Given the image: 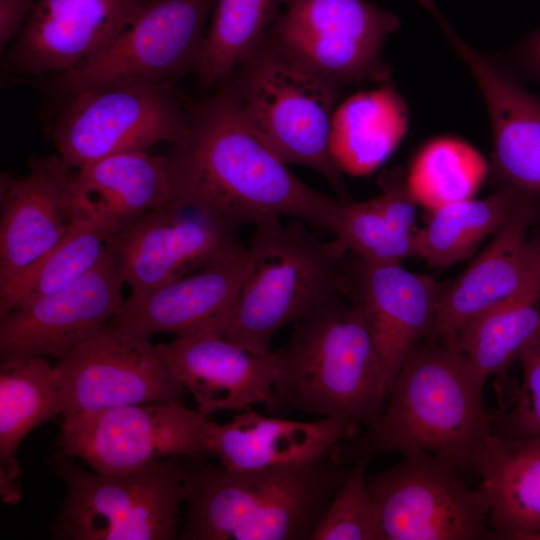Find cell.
Instances as JSON below:
<instances>
[{
	"label": "cell",
	"instance_id": "1",
	"mask_svg": "<svg viewBox=\"0 0 540 540\" xmlns=\"http://www.w3.org/2000/svg\"><path fill=\"white\" fill-rule=\"evenodd\" d=\"M189 108L185 140L169 156L173 199L236 226L290 216L327 231L335 199L288 168L245 117L229 77Z\"/></svg>",
	"mask_w": 540,
	"mask_h": 540
},
{
	"label": "cell",
	"instance_id": "2",
	"mask_svg": "<svg viewBox=\"0 0 540 540\" xmlns=\"http://www.w3.org/2000/svg\"><path fill=\"white\" fill-rule=\"evenodd\" d=\"M485 383L450 339L427 337L403 363L378 419L330 457L352 465L377 455L424 452L476 473L495 418L485 403Z\"/></svg>",
	"mask_w": 540,
	"mask_h": 540
},
{
	"label": "cell",
	"instance_id": "3",
	"mask_svg": "<svg viewBox=\"0 0 540 540\" xmlns=\"http://www.w3.org/2000/svg\"><path fill=\"white\" fill-rule=\"evenodd\" d=\"M330 455L248 470L188 457L182 486V540H310L351 471Z\"/></svg>",
	"mask_w": 540,
	"mask_h": 540
},
{
	"label": "cell",
	"instance_id": "4",
	"mask_svg": "<svg viewBox=\"0 0 540 540\" xmlns=\"http://www.w3.org/2000/svg\"><path fill=\"white\" fill-rule=\"evenodd\" d=\"M341 294L294 324L277 351L278 372L266 408L369 426L381 415L387 389L382 362L361 306Z\"/></svg>",
	"mask_w": 540,
	"mask_h": 540
},
{
	"label": "cell",
	"instance_id": "5",
	"mask_svg": "<svg viewBox=\"0 0 540 540\" xmlns=\"http://www.w3.org/2000/svg\"><path fill=\"white\" fill-rule=\"evenodd\" d=\"M248 247L250 268L221 334L242 347L271 352V340L283 326L349 294L342 268L347 247L335 237L319 238L300 220L256 225Z\"/></svg>",
	"mask_w": 540,
	"mask_h": 540
},
{
	"label": "cell",
	"instance_id": "6",
	"mask_svg": "<svg viewBox=\"0 0 540 540\" xmlns=\"http://www.w3.org/2000/svg\"><path fill=\"white\" fill-rule=\"evenodd\" d=\"M188 457H169L122 474L87 471L59 454L51 470L66 494L50 527L57 540H173L180 525Z\"/></svg>",
	"mask_w": 540,
	"mask_h": 540
},
{
	"label": "cell",
	"instance_id": "7",
	"mask_svg": "<svg viewBox=\"0 0 540 540\" xmlns=\"http://www.w3.org/2000/svg\"><path fill=\"white\" fill-rule=\"evenodd\" d=\"M230 79L241 109L287 163L320 174L342 199L348 191L329 152L340 86L293 61L267 38Z\"/></svg>",
	"mask_w": 540,
	"mask_h": 540
},
{
	"label": "cell",
	"instance_id": "8",
	"mask_svg": "<svg viewBox=\"0 0 540 540\" xmlns=\"http://www.w3.org/2000/svg\"><path fill=\"white\" fill-rule=\"evenodd\" d=\"M51 139L72 168L117 153L147 150L160 142L182 143L190 125L169 83L117 80L69 94Z\"/></svg>",
	"mask_w": 540,
	"mask_h": 540
},
{
	"label": "cell",
	"instance_id": "9",
	"mask_svg": "<svg viewBox=\"0 0 540 540\" xmlns=\"http://www.w3.org/2000/svg\"><path fill=\"white\" fill-rule=\"evenodd\" d=\"M267 39L287 57L339 85L391 81L382 58L400 19L367 0H284Z\"/></svg>",
	"mask_w": 540,
	"mask_h": 540
},
{
	"label": "cell",
	"instance_id": "10",
	"mask_svg": "<svg viewBox=\"0 0 540 540\" xmlns=\"http://www.w3.org/2000/svg\"><path fill=\"white\" fill-rule=\"evenodd\" d=\"M384 540H497L489 501L470 488L459 470L424 452H410L394 466L367 474Z\"/></svg>",
	"mask_w": 540,
	"mask_h": 540
},
{
	"label": "cell",
	"instance_id": "11",
	"mask_svg": "<svg viewBox=\"0 0 540 540\" xmlns=\"http://www.w3.org/2000/svg\"><path fill=\"white\" fill-rule=\"evenodd\" d=\"M210 421L181 400L132 404L63 419L56 444L95 472L122 474L169 457L207 456Z\"/></svg>",
	"mask_w": 540,
	"mask_h": 540
},
{
	"label": "cell",
	"instance_id": "12",
	"mask_svg": "<svg viewBox=\"0 0 540 540\" xmlns=\"http://www.w3.org/2000/svg\"><path fill=\"white\" fill-rule=\"evenodd\" d=\"M216 0H148L100 52L60 73L68 94L117 80L169 83L198 69Z\"/></svg>",
	"mask_w": 540,
	"mask_h": 540
},
{
	"label": "cell",
	"instance_id": "13",
	"mask_svg": "<svg viewBox=\"0 0 540 540\" xmlns=\"http://www.w3.org/2000/svg\"><path fill=\"white\" fill-rule=\"evenodd\" d=\"M62 419L120 406L183 401L186 390L150 338L108 322L54 365Z\"/></svg>",
	"mask_w": 540,
	"mask_h": 540
},
{
	"label": "cell",
	"instance_id": "14",
	"mask_svg": "<svg viewBox=\"0 0 540 540\" xmlns=\"http://www.w3.org/2000/svg\"><path fill=\"white\" fill-rule=\"evenodd\" d=\"M237 228L172 199L143 215L117 238L114 248L120 275L132 292L161 287L243 249Z\"/></svg>",
	"mask_w": 540,
	"mask_h": 540
},
{
	"label": "cell",
	"instance_id": "15",
	"mask_svg": "<svg viewBox=\"0 0 540 540\" xmlns=\"http://www.w3.org/2000/svg\"><path fill=\"white\" fill-rule=\"evenodd\" d=\"M114 244L74 284L0 317L1 362L30 357L63 359L97 334L124 302Z\"/></svg>",
	"mask_w": 540,
	"mask_h": 540
},
{
	"label": "cell",
	"instance_id": "16",
	"mask_svg": "<svg viewBox=\"0 0 540 540\" xmlns=\"http://www.w3.org/2000/svg\"><path fill=\"white\" fill-rule=\"evenodd\" d=\"M28 169L20 178H1L0 288L55 247L75 220V169L59 155L32 158Z\"/></svg>",
	"mask_w": 540,
	"mask_h": 540
},
{
	"label": "cell",
	"instance_id": "17",
	"mask_svg": "<svg viewBox=\"0 0 540 540\" xmlns=\"http://www.w3.org/2000/svg\"><path fill=\"white\" fill-rule=\"evenodd\" d=\"M145 2L35 0L7 63L25 75L71 70L113 41Z\"/></svg>",
	"mask_w": 540,
	"mask_h": 540
},
{
	"label": "cell",
	"instance_id": "18",
	"mask_svg": "<svg viewBox=\"0 0 540 540\" xmlns=\"http://www.w3.org/2000/svg\"><path fill=\"white\" fill-rule=\"evenodd\" d=\"M156 347L168 371L205 416L266 405L272 397L277 351L254 352L214 332L177 336Z\"/></svg>",
	"mask_w": 540,
	"mask_h": 540
},
{
	"label": "cell",
	"instance_id": "19",
	"mask_svg": "<svg viewBox=\"0 0 540 540\" xmlns=\"http://www.w3.org/2000/svg\"><path fill=\"white\" fill-rule=\"evenodd\" d=\"M250 264L251 252L245 246L161 287L132 292L110 322L146 338L158 333L175 337L198 332L221 335Z\"/></svg>",
	"mask_w": 540,
	"mask_h": 540
},
{
	"label": "cell",
	"instance_id": "20",
	"mask_svg": "<svg viewBox=\"0 0 540 540\" xmlns=\"http://www.w3.org/2000/svg\"><path fill=\"white\" fill-rule=\"evenodd\" d=\"M537 210L523 200L488 247L442 286L432 338H451L469 319L513 297L540 275Z\"/></svg>",
	"mask_w": 540,
	"mask_h": 540
},
{
	"label": "cell",
	"instance_id": "21",
	"mask_svg": "<svg viewBox=\"0 0 540 540\" xmlns=\"http://www.w3.org/2000/svg\"><path fill=\"white\" fill-rule=\"evenodd\" d=\"M353 270L349 297L368 321L388 395L408 355L432 333L442 286L401 263L369 264L358 259Z\"/></svg>",
	"mask_w": 540,
	"mask_h": 540
},
{
	"label": "cell",
	"instance_id": "22",
	"mask_svg": "<svg viewBox=\"0 0 540 540\" xmlns=\"http://www.w3.org/2000/svg\"><path fill=\"white\" fill-rule=\"evenodd\" d=\"M361 431L360 425L345 420L296 421L248 408L229 422L210 421L207 457L217 458L229 470L303 463L329 456L338 444Z\"/></svg>",
	"mask_w": 540,
	"mask_h": 540
},
{
	"label": "cell",
	"instance_id": "23",
	"mask_svg": "<svg viewBox=\"0 0 540 540\" xmlns=\"http://www.w3.org/2000/svg\"><path fill=\"white\" fill-rule=\"evenodd\" d=\"M71 198L76 218L107 228L117 238L143 215L169 204V157L147 150L113 154L75 169Z\"/></svg>",
	"mask_w": 540,
	"mask_h": 540
},
{
	"label": "cell",
	"instance_id": "24",
	"mask_svg": "<svg viewBox=\"0 0 540 540\" xmlns=\"http://www.w3.org/2000/svg\"><path fill=\"white\" fill-rule=\"evenodd\" d=\"M476 473L488 497L489 524L497 540H532L540 533V434H491Z\"/></svg>",
	"mask_w": 540,
	"mask_h": 540
},
{
	"label": "cell",
	"instance_id": "25",
	"mask_svg": "<svg viewBox=\"0 0 540 540\" xmlns=\"http://www.w3.org/2000/svg\"><path fill=\"white\" fill-rule=\"evenodd\" d=\"M407 128V105L391 82L354 94L334 111L331 159L341 173L369 175L391 156Z\"/></svg>",
	"mask_w": 540,
	"mask_h": 540
},
{
	"label": "cell",
	"instance_id": "26",
	"mask_svg": "<svg viewBox=\"0 0 540 540\" xmlns=\"http://www.w3.org/2000/svg\"><path fill=\"white\" fill-rule=\"evenodd\" d=\"M61 415L54 366L45 357L0 364V496L6 504L21 499L17 450L41 424Z\"/></svg>",
	"mask_w": 540,
	"mask_h": 540
},
{
	"label": "cell",
	"instance_id": "27",
	"mask_svg": "<svg viewBox=\"0 0 540 540\" xmlns=\"http://www.w3.org/2000/svg\"><path fill=\"white\" fill-rule=\"evenodd\" d=\"M540 324V275L466 321L450 339L485 381L506 373Z\"/></svg>",
	"mask_w": 540,
	"mask_h": 540
},
{
	"label": "cell",
	"instance_id": "28",
	"mask_svg": "<svg viewBox=\"0 0 540 540\" xmlns=\"http://www.w3.org/2000/svg\"><path fill=\"white\" fill-rule=\"evenodd\" d=\"M523 200L515 191L499 187L482 199L470 198L432 212L430 221L416 234V256L432 267L466 259L506 224Z\"/></svg>",
	"mask_w": 540,
	"mask_h": 540
},
{
	"label": "cell",
	"instance_id": "29",
	"mask_svg": "<svg viewBox=\"0 0 540 540\" xmlns=\"http://www.w3.org/2000/svg\"><path fill=\"white\" fill-rule=\"evenodd\" d=\"M104 226L76 218L59 243L17 279L0 288V317L74 284L90 272L115 243Z\"/></svg>",
	"mask_w": 540,
	"mask_h": 540
},
{
	"label": "cell",
	"instance_id": "30",
	"mask_svg": "<svg viewBox=\"0 0 540 540\" xmlns=\"http://www.w3.org/2000/svg\"><path fill=\"white\" fill-rule=\"evenodd\" d=\"M284 0H216L196 71L210 87L260 48L276 21Z\"/></svg>",
	"mask_w": 540,
	"mask_h": 540
},
{
	"label": "cell",
	"instance_id": "31",
	"mask_svg": "<svg viewBox=\"0 0 540 540\" xmlns=\"http://www.w3.org/2000/svg\"><path fill=\"white\" fill-rule=\"evenodd\" d=\"M489 172L474 147L457 138L438 137L414 157L405 186L416 204L430 212L473 198Z\"/></svg>",
	"mask_w": 540,
	"mask_h": 540
},
{
	"label": "cell",
	"instance_id": "32",
	"mask_svg": "<svg viewBox=\"0 0 540 540\" xmlns=\"http://www.w3.org/2000/svg\"><path fill=\"white\" fill-rule=\"evenodd\" d=\"M327 231L339 239L358 259L369 264H395L416 256V236L395 232L372 199H336Z\"/></svg>",
	"mask_w": 540,
	"mask_h": 540
},
{
	"label": "cell",
	"instance_id": "33",
	"mask_svg": "<svg viewBox=\"0 0 540 540\" xmlns=\"http://www.w3.org/2000/svg\"><path fill=\"white\" fill-rule=\"evenodd\" d=\"M369 460L361 458L352 464L310 540H384L378 509L368 488Z\"/></svg>",
	"mask_w": 540,
	"mask_h": 540
},
{
	"label": "cell",
	"instance_id": "34",
	"mask_svg": "<svg viewBox=\"0 0 540 540\" xmlns=\"http://www.w3.org/2000/svg\"><path fill=\"white\" fill-rule=\"evenodd\" d=\"M518 360L521 386L511 407L495 412L492 434L502 438L540 434V324Z\"/></svg>",
	"mask_w": 540,
	"mask_h": 540
},
{
	"label": "cell",
	"instance_id": "35",
	"mask_svg": "<svg viewBox=\"0 0 540 540\" xmlns=\"http://www.w3.org/2000/svg\"><path fill=\"white\" fill-rule=\"evenodd\" d=\"M35 0H0L1 51L22 32Z\"/></svg>",
	"mask_w": 540,
	"mask_h": 540
},
{
	"label": "cell",
	"instance_id": "36",
	"mask_svg": "<svg viewBox=\"0 0 540 540\" xmlns=\"http://www.w3.org/2000/svg\"><path fill=\"white\" fill-rule=\"evenodd\" d=\"M511 57L515 66L540 85V28L517 44Z\"/></svg>",
	"mask_w": 540,
	"mask_h": 540
},
{
	"label": "cell",
	"instance_id": "37",
	"mask_svg": "<svg viewBox=\"0 0 540 540\" xmlns=\"http://www.w3.org/2000/svg\"><path fill=\"white\" fill-rule=\"evenodd\" d=\"M532 540H540V533H538L537 535H535Z\"/></svg>",
	"mask_w": 540,
	"mask_h": 540
},
{
	"label": "cell",
	"instance_id": "38",
	"mask_svg": "<svg viewBox=\"0 0 540 540\" xmlns=\"http://www.w3.org/2000/svg\"><path fill=\"white\" fill-rule=\"evenodd\" d=\"M145 1H147V0H145Z\"/></svg>",
	"mask_w": 540,
	"mask_h": 540
}]
</instances>
